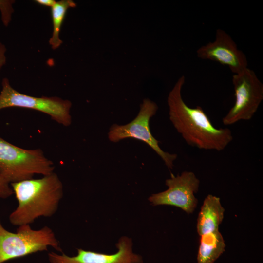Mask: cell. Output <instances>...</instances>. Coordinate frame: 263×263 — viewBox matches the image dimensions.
Masks as SVG:
<instances>
[{"label": "cell", "mask_w": 263, "mask_h": 263, "mask_svg": "<svg viewBox=\"0 0 263 263\" xmlns=\"http://www.w3.org/2000/svg\"><path fill=\"white\" fill-rule=\"evenodd\" d=\"M185 77L182 75L167 98L169 118L177 132L189 145L201 150L222 151L233 140L228 128H216L203 108L188 106L182 96Z\"/></svg>", "instance_id": "cell-1"}, {"label": "cell", "mask_w": 263, "mask_h": 263, "mask_svg": "<svg viewBox=\"0 0 263 263\" xmlns=\"http://www.w3.org/2000/svg\"><path fill=\"white\" fill-rule=\"evenodd\" d=\"M18 202L9 219L14 225H30L40 217H52L63 196V185L55 172L10 184Z\"/></svg>", "instance_id": "cell-2"}, {"label": "cell", "mask_w": 263, "mask_h": 263, "mask_svg": "<svg viewBox=\"0 0 263 263\" xmlns=\"http://www.w3.org/2000/svg\"><path fill=\"white\" fill-rule=\"evenodd\" d=\"M53 162L41 149L19 148L0 137V175L10 184L54 172Z\"/></svg>", "instance_id": "cell-3"}, {"label": "cell", "mask_w": 263, "mask_h": 263, "mask_svg": "<svg viewBox=\"0 0 263 263\" xmlns=\"http://www.w3.org/2000/svg\"><path fill=\"white\" fill-rule=\"evenodd\" d=\"M49 247L62 252L58 240L48 226L34 230L25 225L12 232L3 227L0 220V263L47 251Z\"/></svg>", "instance_id": "cell-4"}, {"label": "cell", "mask_w": 263, "mask_h": 263, "mask_svg": "<svg viewBox=\"0 0 263 263\" xmlns=\"http://www.w3.org/2000/svg\"><path fill=\"white\" fill-rule=\"evenodd\" d=\"M158 109L156 103L148 98L144 99L136 117L125 125L113 124L109 129L108 136L109 140L114 143L130 138L144 142L160 157L169 169H171L177 155L162 150L159 141L152 136L150 129V120Z\"/></svg>", "instance_id": "cell-5"}, {"label": "cell", "mask_w": 263, "mask_h": 263, "mask_svg": "<svg viewBox=\"0 0 263 263\" xmlns=\"http://www.w3.org/2000/svg\"><path fill=\"white\" fill-rule=\"evenodd\" d=\"M232 84L235 100L222 118L223 124L226 126L250 120L263 99V84L255 73L248 67L233 75Z\"/></svg>", "instance_id": "cell-6"}, {"label": "cell", "mask_w": 263, "mask_h": 263, "mask_svg": "<svg viewBox=\"0 0 263 263\" xmlns=\"http://www.w3.org/2000/svg\"><path fill=\"white\" fill-rule=\"evenodd\" d=\"M0 93V110L10 107L31 109L50 115L64 126L72 123V103L58 97H35L21 93L11 85L7 78L2 79Z\"/></svg>", "instance_id": "cell-7"}, {"label": "cell", "mask_w": 263, "mask_h": 263, "mask_svg": "<svg viewBox=\"0 0 263 263\" xmlns=\"http://www.w3.org/2000/svg\"><path fill=\"white\" fill-rule=\"evenodd\" d=\"M199 180L191 171H185L180 175L166 180L168 189L150 196L149 200L153 206L170 205L181 208L188 214L193 213L197 204L194 196L199 189Z\"/></svg>", "instance_id": "cell-8"}, {"label": "cell", "mask_w": 263, "mask_h": 263, "mask_svg": "<svg viewBox=\"0 0 263 263\" xmlns=\"http://www.w3.org/2000/svg\"><path fill=\"white\" fill-rule=\"evenodd\" d=\"M197 56L227 66L234 74L247 68L245 54L238 49L230 36L224 30L218 29L215 39L202 45L197 50Z\"/></svg>", "instance_id": "cell-9"}, {"label": "cell", "mask_w": 263, "mask_h": 263, "mask_svg": "<svg viewBox=\"0 0 263 263\" xmlns=\"http://www.w3.org/2000/svg\"><path fill=\"white\" fill-rule=\"evenodd\" d=\"M116 246L117 251L112 254L78 248L75 256L51 252L48 257L50 263H143L142 257L133 252L130 238H121Z\"/></svg>", "instance_id": "cell-10"}, {"label": "cell", "mask_w": 263, "mask_h": 263, "mask_svg": "<svg viewBox=\"0 0 263 263\" xmlns=\"http://www.w3.org/2000/svg\"><path fill=\"white\" fill-rule=\"evenodd\" d=\"M224 211L220 198L211 194L208 195L198 214L197 223L198 234L201 236L218 230L219 226L224 218Z\"/></svg>", "instance_id": "cell-11"}, {"label": "cell", "mask_w": 263, "mask_h": 263, "mask_svg": "<svg viewBox=\"0 0 263 263\" xmlns=\"http://www.w3.org/2000/svg\"><path fill=\"white\" fill-rule=\"evenodd\" d=\"M198 263H213L224 252L225 244L218 230L200 236Z\"/></svg>", "instance_id": "cell-12"}, {"label": "cell", "mask_w": 263, "mask_h": 263, "mask_svg": "<svg viewBox=\"0 0 263 263\" xmlns=\"http://www.w3.org/2000/svg\"><path fill=\"white\" fill-rule=\"evenodd\" d=\"M76 6V3L72 0H61L56 1L51 8L53 32L49 43L52 49H56L62 44V40L60 38V33L66 12L69 9Z\"/></svg>", "instance_id": "cell-13"}, {"label": "cell", "mask_w": 263, "mask_h": 263, "mask_svg": "<svg viewBox=\"0 0 263 263\" xmlns=\"http://www.w3.org/2000/svg\"><path fill=\"white\" fill-rule=\"evenodd\" d=\"M13 0H0V11L3 24L7 26L10 23L13 12L12 4Z\"/></svg>", "instance_id": "cell-14"}, {"label": "cell", "mask_w": 263, "mask_h": 263, "mask_svg": "<svg viewBox=\"0 0 263 263\" xmlns=\"http://www.w3.org/2000/svg\"><path fill=\"white\" fill-rule=\"evenodd\" d=\"M13 194L10 183L0 175V200L6 199Z\"/></svg>", "instance_id": "cell-15"}, {"label": "cell", "mask_w": 263, "mask_h": 263, "mask_svg": "<svg viewBox=\"0 0 263 263\" xmlns=\"http://www.w3.org/2000/svg\"><path fill=\"white\" fill-rule=\"evenodd\" d=\"M6 48L4 44L0 41V71L6 62Z\"/></svg>", "instance_id": "cell-16"}, {"label": "cell", "mask_w": 263, "mask_h": 263, "mask_svg": "<svg viewBox=\"0 0 263 263\" xmlns=\"http://www.w3.org/2000/svg\"><path fill=\"white\" fill-rule=\"evenodd\" d=\"M35 1L38 4L51 8L56 3L55 0H36Z\"/></svg>", "instance_id": "cell-17"}]
</instances>
